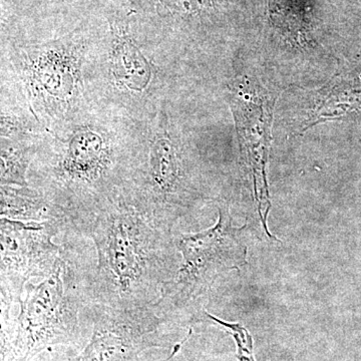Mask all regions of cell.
<instances>
[{
  "instance_id": "1",
  "label": "cell",
  "mask_w": 361,
  "mask_h": 361,
  "mask_svg": "<svg viewBox=\"0 0 361 361\" xmlns=\"http://www.w3.org/2000/svg\"><path fill=\"white\" fill-rule=\"evenodd\" d=\"M97 252L87 273L90 301L116 308L153 307L178 269L174 233L164 231L123 197L114 196L80 228Z\"/></svg>"
},
{
  "instance_id": "2",
  "label": "cell",
  "mask_w": 361,
  "mask_h": 361,
  "mask_svg": "<svg viewBox=\"0 0 361 361\" xmlns=\"http://www.w3.org/2000/svg\"><path fill=\"white\" fill-rule=\"evenodd\" d=\"M85 280L65 249L51 276L26 285L18 315H1V361H30L51 346L80 345L92 304Z\"/></svg>"
},
{
  "instance_id": "3",
  "label": "cell",
  "mask_w": 361,
  "mask_h": 361,
  "mask_svg": "<svg viewBox=\"0 0 361 361\" xmlns=\"http://www.w3.org/2000/svg\"><path fill=\"white\" fill-rule=\"evenodd\" d=\"M233 226L228 205L219 206V220L210 229L195 234H176V248L182 255L174 276L164 287L156 307L170 319L206 295L223 274L246 264L243 230Z\"/></svg>"
},
{
  "instance_id": "4",
  "label": "cell",
  "mask_w": 361,
  "mask_h": 361,
  "mask_svg": "<svg viewBox=\"0 0 361 361\" xmlns=\"http://www.w3.org/2000/svg\"><path fill=\"white\" fill-rule=\"evenodd\" d=\"M68 231L59 221L23 222L0 220V301L1 310H11L25 295L33 278H47L59 267L65 249L54 243V237Z\"/></svg>"
},
{
  "instance_id": "5",
  "label": "cell",
  "mask_w": 361,
  "mask_h": 361,
  "mask_svg": "<svg viewBox=\"0 0 361 361\" xmlns=\"http://www.w3.org/2000/svg\"><path fill=\"white\" fill-rule=\"evenodd\" d=\"M90 315L92 336L68 361H140L145 351L164 346L169 318L156 306L130 310L92 302Z\"/></svg>"
},
{
  "instance_id": "6",
  "label": "cell",
  "mask_w": 361,
  "mask_h": 361,
  "mask_svg": "<svg viewBox=\"0 0 361 361\" xmlns=\"http://www.w3.org/2000/svg\"><path fill=\"white\" fill-rule=\"evenodd\" d=\"M240 142L253 174L256 200L265 231L270 210L269 192L266 180V163L269 154L273 102L269 94L245 80L232 99Z\"/></svg>"
},
{
  "instance_id": "7",
  "label": "cell",
  "mask_w": 361,
  "mask_h": 361,
  "mask_svg": "<svg viewBox=\"0 0 361 361\" xmlns=\"http://www.w3.org/2000/svg\"><path fill=\"white\" fill-rule=\"evenodd\" d=\"M1 218L23 222L59 221L71 231L66 213L51 199L32 190L1 188Z\"/></svg>"
},
{
  "instance_id": "8",
  "label": "cell",
  "mask_w": 361,
  "mask_h": 361,
  "mask_svg": "<svg viewBox=\"0 0 361 361\" xmlns=\"http://www.w3.org/2000/svg\"><path fill=\"white\" fill-rule=\"evenodd\" d=\"M207 317L212 322L217 323L220 326L224 327L228 334H231L237 344V357L239 361H255L253 355V341L245 327L239 323H228L224 320L209 314L206 312Z\"/></svg>"
}]
</instances>
